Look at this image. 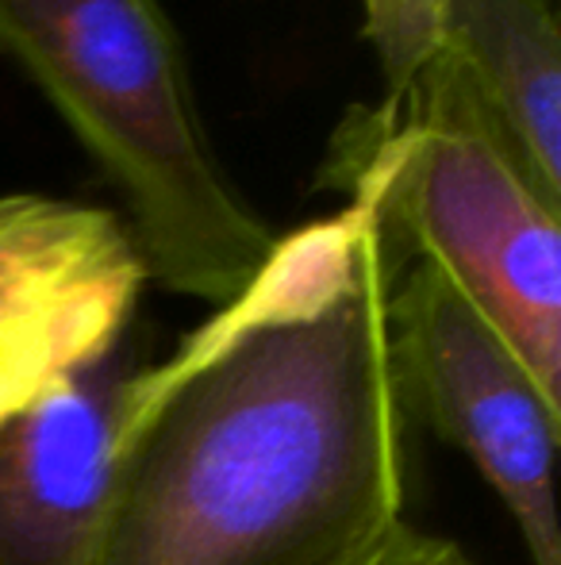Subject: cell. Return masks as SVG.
<instances>
[{"label": "cell", "mask_w": 561, "mask_h": 565, "mask_svg": "<svg viewBox=\"0 0 561 565\" xmlns=\"http://www.w3.org/2000/svg\"><path fill=\"white\" fill-rule=\"evenodd\" d=\"M362 196L278 235L250 285L139 365L93 565H350L404 520L389 292Z\"/></svg>", "instance_id": "1"}, {"label": "cell", "mask_w": 561, "mask_h": 565, "mask_svg": "<svg viewBox=\"0 0 561 565\" xmlns=\"http://www.w3.org/2000/svg\"><path fill=\"white\" fill-rule=\"evenodd\" d=\"M0 54L120 196L150 281L212 308L247 289L278 235L212 142L162 0H0Z\"/></svg>", "instance_id": "2"}, {"label": "cell", "mask_w": 561, "mask_h": 565, "mask_svg": "<svg viewBox=\"0 0 561 565\" xmlns=\"http://www.w3.org/2000/svg\"><path fill=\"white\" fill-rule=\"evenodd\" d=\"M320 189L362 196L404 262H431L561 404V189L462 70H427L335 131Z\"/></svg>", "instance_id": "3"}, {"label": "cell", "mask_w": 561, "mask_h": 565, "mask_svg": "<svg viewBox=\"0 0 561 565\" xmlns=\"http://www.w3.org/2000/svg\"><path fill=\"white\" fill-rule=\"evenodd\" d=\"M400 393L485 473L524 531L535 565H561L554 500L558 401L508 339L431 266L404 262L389 292Z\"/></svg>", "instance_id": "4"}, {"label": "cell", "mask_w": 561, "mask_h": 565, "mask_svg": "<svg viewBox=\"0 0 561 565\" xmlns=\"http://www.w3.org/2000/svg\"><path fill=\"white\" fill-rule=\"evenodd\" d=\"M147 281L120 212L0 196V427L58 377L120 350Z\"/></svg>", "instance_id": "5"}, {"label": "cell", "mask_w": 561, "mask_h": 565, "mask_svg": "<svg viewBox=\"0 0 561 565\" xmlns=\"http://www.w3.org/2000/svg\"><path fill=\"white\" fill-rule=\"evenodd\" d=\"M136 370L120 347L0 427V565L97 562Z\"/></svg>", "instance_id": "6"}, {"label": "cell", "mask_w": 561, "mask_h": 565, "mask_svg": "<svg viewBox=\"0 0 561 565\" xmlns=\"http://www.w3.org/2000/svg\"><path fill=\"white\" fill-rule=\"evenodd\" d=\"M385 93L462 70L527 162L561 189V39L550 0H362Z\"/></svg>", "instance_id": "7"}, {"label": "cell", "mask_w": 561, "mask_h": 565, "mask_svg": "<svg viewBox=\"0 0 561 565\" xmlns=\"http://www.w3.org/2000/svg\"><path fill=\"white\" fill-rule=\"evenodd\" d=\"M350 565H473L457 551V543L431 531L412 527L408 520H400L381 543L369 546L362 558H354Z\"/></svg>", "instance_id": "8"}]
</instances>
